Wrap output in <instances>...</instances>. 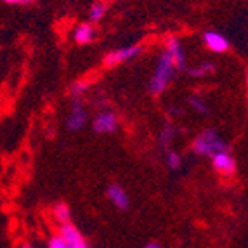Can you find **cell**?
Listing matches in <instances>:
<instances>
[{"label": "cell", "mask_w": 248, "mask_h": 248, "mask_svg": "<svg viewBox=\"0 0 248 248\" xmlns=\"http://www.w3.org/2000/svg\"><path fill=\"white\" fill-rule=\"evenodd\" d=\"M175 71H177V68H175L172 58L169 56L167 50H163V52L160 54V58H158L155 73L151 75V78H149V85H148L149 94H153V95L163 94V92L169 89L170 82L174 80Z\"/></svg>", "instance_id": "1"}, {"label": "cell", "mask_w": 248, "mask_h": 248, "mask_svg": "<svg viewBox=\"0 0 248 248\" xmlns=\"http://www.w3.org/2000/svg\"><path fill=\"white\" fill-rule=\"evenodd\" d=\"M193 151H195L198 156L212 158L215 153L229 151V144L217 134V130H214V128H205L203 132H200L198 136H196L195 141H193Z\"/></svg>", "instance_id": "2"}, {"label": "cell", "mask_w": 248, "mask_h": 248, "mask_svg": "<svg viewBox=\"0 0 248 248\" xmlns=\"http://www.w3.org/2000/svg\"><path fill=\"white\" fill-rule=\"evenodd\" d=\"M141 54H142L141 46H127V47H122V49L108 52L106 56H104L103 62L106 68H115V66H118V64L132 61V59H136L137 56H141Z\"/></svg>", "instance_id": "3"}, {"label": "cell", "mask_w": 248, "mask_h": 248, "mask_svg": "<svg viewBox=\"0 0 248 248\" xmlns=\"http://www.w3.org/2000/svg\"><path fill=\"white\" fill-rule=\"evenodd\" d=\"M87 124V109L83 99H71L70 113L66 118V128L70 132H80Z\"/></svg>", "instance_id": "4"}, {"label": "cell", "mask_w": 248, "mask_h": 248, "mask_svg": "<svg viewBox=\"0 0 248 248\" xmlns=\"http://www.w3.org/2000/svg\"><path fill=\"white\" fill-rule=\"evenodd\" d=\"M92 128H94L95 134H101V136L113 134L116 128H118V118H116L115 113L109 111V109H103V111L94 116Z\"/></svg>", "instance_id": "5"}, {"label": "cell", "mask_w": 248, "mask_h": 248, "mask_svg": "<svg viewBox=\"0 0 248 248\" xmlns=\"http://www.w3.org/2000/svg\"><path fill=\"white\" fill-rule=\"evenodd\" d=\"M212 160V169L220 175H232L236 172V160L231 151H220L215 153Z\"/></svg>", "instance_id": "6"}, {"label": "cell", "mask_w": 248, "mask_h": 248, "mask_svg": "<svg viewBox=\"0 0 248 248\" xmlns=\"http://www.w3.org/2000/svg\"><path fill=\"white\" fill-rule=\"evenodd\" d=\"M203 42H205V47L215 54L228 52L229 47H231V42L226 35L219 33V31H212V30L203 33Z\"/></svg>", "instance_id": "7"}, {"label": "cell", "mask_w": 248, "mask_h": 248, "mask_svg": "<svg viewBox=\"0 0 248 248\" xmlns=\"http://www.w3.org/2000/svg\"><path fill=\"white\" fill-rule=\"evenodd\" d=\"M165 50L169 52V56L174 61L175 68L177 70H184L186 71V54L182 49V44L177 37H169L165 42Z\"/></svg>", "instance_id": "8"}, {"label": "cell", "mask_w": 248, "mask_h": 248, "mask_svg": "<svg viewBox=\"0 0 248 248\" xmlns=\"http://www.w3.org/2000/svg\"><path fill=\"white\" fill-rule=\"evenodd\" d=\"M59 236H61L62 240L66 241L70 247L73 248H89L87 243H85V240H83L82 232L78 231V229L75 228L73 224H64V226H59Z\"/></svg>", "instance_id": "9"}, {"label": "cell", "mask_w": 248, "mask_h": 248, "mask_svg": "<svg viewBox=\"0 0 248 248\" xmlns=\"http://www.w3.org/2000/svg\"><path fill=\"white\" fill-rule=\"evenodd\" d=\"M106 196L118 210H127L128 205H130V198H128L127 191L120 184H109L106 187Z\"/></svg>", "instance_id": "10"}, {"label": "cell", "mask_w": 248, "mask_h": 248, "mask_svg": "<svg viewBox=\"0 0 248 248\" xmlns=\"http://www.w3.org/2000/svg\"><path fill=\"white\" fill-rule=\"evenodd\" d=\"M95 35H97V31H95L92 23H80V25H77V28L73 30V40L77 42L78 46H89V44H92Z\"/></svg>", "instance_id": "11"}, {"label": "cell", "mask_w": 248, "mask_h": 248, "mask_svg": "<svg viewBox=\"0 0 248 248\" xmlns=\"http://www.w3.org/2000/svg\"><path fill=\"white\" fill-rule=\"evenodd\" d=\"M175 136H177V130L172 124H165L161 127L160 134H158V146L161 149H170L172 142H174Z\"/></svg>", "instance_id": "12"}, {"label": "cell", "mask_w": 248, "mask_h": 248, "mask_svg": "<svg viewBox=\"0 0 248 248\" xmlns=\"http://www.w3.org/2000/svg\"><path fill=\"white\" fill-rule=\"evenodd\" d=\"M52 217L59 226L70 224L71 222V208L68 207L66 203H62V202L56 203V205L52 207Z\"/></svg>", "instance_id": "13"}, {"label": "cell", "mask_w": 248, "mask_h": 248, "mask_svg": "<svg viewBox=\"0 0 248 248\" xmlns=\"http://www.w3.org/2000/svg\"><path fill=\"white\" fill-rule=\"evenodd\" d=\"M108 7H109V4H108L106 0H97V2H94V4H92L91 11H89V19H91L92 25L99 23V21L106 16Z\"/></svg>", "instance_id": "14"}, {"label": "cell", "mask_w": 248, "mask_h": 248, "mask_svg": "<svg viewBox=\"0 0 248 248\" xmlns=\"http://www.w3.org/2000/svg\"><path fill=\"white\" fill-rule=\"evenodd\" d=\"M187 75L189 77H193V78H202V77H207V75L214 73L215 71V64L210 61H205V62H200L198 66L195 68H189V70H186Z\"/></svg>", "instance_id": "15"}, {"label": "cell", "mask_w": 248, "mask_h": 248, "mask_svg": "<svg viewBox=\"0 0 248 248\" xmlns=\"http://www.w3.org/2000/svg\"><path fill=\"white\" fill-rule=\"evenodd\" d=\"M165 163L170 170H179L182 167V156L174 149H165Z\"/></svg>", "instance_id": "16"}, {"label": "cell", "mask_w": 248, "mask_h": 248, "mask_svg": "<svg viewBox=\"0 0 248 248\" xmlns=\"http://www.w3.org/2000/svg\"><path fill=\"white\" fill-rule=\"evenodd\" d=\"M91 87V83L85 82V80H78V82H75L70 89V94H71V99H82L85 92L89 91Z\"/></svg>", "instance_id": "17"}, {"label": "cell", "mask_w": 248, "mask_h": 248, "mask_svg": "<svg viewBox=\"0 0 248 248\" xmlns=\"http://www.w3.org/2000/svg\"><path fill=\"white\" fill-rule=\"evenodd\" d=\"M189 106L195 109V111L202 113V115H207V113H210V108H208V104L205 103V99H203L202 95L198 94H193L189 97Z\"/></svg>", "instance_id": "18"}, {"label": "cell", "mask_w": 248, "mask_h": 248, "mask_svg": "<svg viewBox=\"0 0 248 248\" xmlns=\"http://www.w3.org/2000/svg\"><path fill=\"white\" fill-rule=\"evenodd\" d=\"M47 248H73V247H70V245L66 243V241L62 240L61 236H52L49 240V245H47Z\"/></svg>", "instance_id": "19"}, {"label": "cell", "mask_w": 248, "mask_h": 248, "mask_svg": "<svg viewBox=\"0 0 248 248\" xmlns=\"http://www.w3.org/2000/svg\"><path fill=\"white\" fill-rule=\"evenodd\" d=\"M0 2L5 5H30L33 4L35 0H0Z\"/></svg>", "instance_id": "20"}, {"label": "cell", "mask_w": 248, "mask_h": 248, "mask_svg": "<svg viewBox=\"0 0 248 248\" xmlns=\"http://www.w3.org/2000/svg\"><path fill=\"white\" fill-rule=\"evenodd\" d=\"M142 248H161L158 243H155V241H151V243H148V245H144Z\"/></svg>", "instance_id": "21"}, {"label": "cell", "mask_w": 248, "mask_h": 248, "mask_svg": "<svg viewBox=\"0 0 248 248\" xmlns=\"http://www.w3.org/2000/svg\"><path fill=\"white\" fill-rule=\"evenodd\" d=\"M16 248H35L33 245H30V243H19Z\"/></svg>", "instance_id": "22"}, {"label": "cell", "mask_w": 248, "mask_h": 248, "mask_svg": "<svg viewBox=\"0 0 248 248\" xmlns=\"http://www.w3.org/2000/svg\"><path fill=\"white\" fill-rule=\"evenodd\" d=\"M247 89H248V75H247Z\"/></svg>", "instance_id": "23"}]
</instances>
